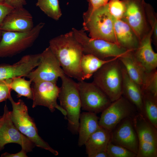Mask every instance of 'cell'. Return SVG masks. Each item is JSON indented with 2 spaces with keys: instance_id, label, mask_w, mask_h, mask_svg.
<instances>
[{
  "instance_id": "1",
  "label": "cell",
  "mask_w": 157,
  "mask_h": 157,
  "mask_svg": "<svg viewBox=\"0 0 157 157\" xmlns=\"http://www.w3.org/2000/svg\"><path fill=\"white\" fill-rule=\"evenodd\" d=\"M49 47L66 75L78 81L84 80L80 66L83 49L72 31L51 39Z\"/></svg>"
},
{
  "instance_id": "2",
  "label": "cell",
  "mask_w": 157,
  "mask_h": 157,
  "mask_svg": "<svg viewBox=\"0 0 157 157\" xmlns=\"http://www.w3.org/2000/svg\"><path fill=\"white\" fill-rule=\"evenodd\" d=\"M108 3L93 10H88L84 13L83 28L92 38L102 39L117 44L114 18L109 11Z\"/></svg>"
},
{
  "instance_id": "3",
  "label": "cell",
  "mask_w": 157,
  "mask_h": 157,
  "mask_svg": "<svg viewBox=\"0 0 157 157\" xmlns=\"http://www.w3.org/2000/svg\"><path fill=\"white\" fill-rule=\"evenodd\" d=\"M93 82L107 96L111 102L122 95V65L118 57L113 58L93 75Z\"/></svg>"
},
{
  "instance_id": "4",
  "label": "cell",
  "mask_w": 157,
  "mask_h": 157,
  "mask_svg": "<svg viewBox=\"0 0 157 157\" xmlns=\"http://www.w3.org/2000/svg\"><path fill=\"white\" fill-rule=\"evenodd\" d=\"M61 85L58 97L60 106L66 113L69 130L78 132L81 105L78 83L65 74L60 77Z\"/></svg>"
},
{
  "instance_id": "5",
  "label": "cell",
  "mask_w": 157,
  "mask_h": 157,
  "mask_svg": "<svg viewBox=\"0 0 157 157\" xmlns=\"http://www.w3.org/2000/svg\"><path fill=\"white\" fill-rule=\"evenodd\" d=\"M8 99L13 108L12 111H10L11 119L17 129L35 146L49 151L55 156L58 155V152L52 148L38 135L35 123L28 115V108L24 101L19 99L15 102L11 95Z\"/></svg>"
},
{
  "instance_id": "6",
  "label": "cell",
  "mask_w": 157,
  "mask_h": 157,
  "mask_svg": "<svg viewBox=\"0 0 157 157\" xmlns=\"http://www.w3.org/2000/svg\"><path fill=\"white\" fill-rule=\"evenodd\" d=\"M40 22L26 32L2 31L0 41V58L11 57L31 47L44 25Z\"/></svg>"
},
{
  "instance_id": "7",
  "label": "cell",
  "mask_w": 157,
  "mask_h": 157,
  "mask_svg": "<svg viewBox=\"0 0 157 157\" xmlns=\"http://www.w3.org/2000/svg\"><path fill=\"white\" fill-rule=\"evenodd\" d=\"M74 35L81 44L84 54L92 55L101 59L119 57L128 51L117 44L88 37L84 31L72 28Z\"/></svg>"
},
{
  "instance_id": "8",
  "label": "cell",
  "mask_w": 157,
  "mask_h": 157,
  "mask_svg": "<svg viewBox=\"0 0 157 157\" xmlns=\"http://www.w3.org/2000/svg\"><path fill=\"white\" fill-rule=\"evenodd\" d=\"M131 119L138 142L136 157H157V128L138 112Z\"/></svg>"
},
{
  "instance_id": "9",
  "label": "cell",
  "mask_w": 157,
  "mask_h": 157,
  "mask_svg": "<svg viewBox=\"0 0 157 157\" xmlns=\"http://www.w3.org/2000/svg\"><path fill=\"white\" fill-rule=\"evenodd\" d=\"M137 112L136 107L122 95L101 112L99 124L111 132L122 120L132 117Z\"/></svg>"
},
{
  "instance_id": "10",
  "label": "cell",
  "mask_w": 157,
  "mask_h": 157,
  "mask_svg": "<svg viewBox=\"0 0 157 157\" xmlns=\"http://www.w3.org/2000/svg\"><path fill=\"white\" fill-rule=\"evenodd\" d=\"M40 54V63L26 77L32 82L43 81L56 83L58 78L65 74L58 60L49 47Z\"/></svg>"
},
{
  "instance_id": "11",
  "label": "cell",
  "mask_w": 157,
  "mask_h": 157,
  "mask_svg": "<svg viewBox=\"0 0 157 157\" xmlns=\"http://www.w3.org/2000/svg\"><path fill=\"white\" fill-rule=\"evenodd\" d=\"M78 83L82 110L97 114L102 112L112 102L93 82L82 81Z\"/></svg>"
},
{
  "instance_id": "12",
  "label": "cell",
  "mask_w": 157,
  "mask_h": 157,
  "mask_svg": "<svg viewBox=\"0 0 157 157\" xmlns=\"http://www.w3.org/2000/svg\"><path fill=\"white\" fill-rule=\"evenodd\" d=\"M31 88L33 95V108L38 106H42L48 108L52 112L57 109L66 117V111L57 103L60 88L56 83L43 81L33 82Z\"/></svg>"
},
{
  "instance_id": "13",
  "label": "cell",
  "mask_w": 157,
  "mask_h": 157,
  "mask_svg": "<svg viewBox=\"0 0 157 157\" xmlns=\"http://www.w3.org/2000/svg\"><path fill=\"white\" fill-rule=\"evenodd\" d=\"M125 10L121 19L133 29L140 40L151 28L145 14L144 0H123Z\"/></svg>"
},
{
  "instance_id": "14",
  "label": "cell",
  "mask_w": 157,
  "mask_h": 157,
  "mask_svg": "<svg viewBox=\"0 0 157 157\" xmlns=\"http://www.w3.org/2000/svg\"><path fill=\"white\" fill-rule=\"evenodd\" d=\"M3 114L4 120L0 126V151L4 149L5 145L15 143L19 144L22 149L27 153L32 151L35 145L15 126L11 119L10 111L6 104L4 107Z\"/></svg>"
},
{
  "instance_id": "15",
  "label": "cell",
  "mask_w": 157,
  "mask_h": 157,
  "mask_svg": "<svg viewBox=\"0 0 157 157\" xmlns=\"http://www.w3.org/2000/svg\"><path fill=\"white\" fill-rule=\"evenodd\" d=\"M110 141L127 149L137 155L138 142L131 117L122 120L113 130L111 132Z\"/></svg>"
},
{
  "instance_id": "16",
  "label": "cell",
  "mask_w": 157,
  "mask_h": 157,
  "mask_svg": "<svg viewBox=\"0 0 157 157\" xmlns=\"http://www.w3.org/2000/svg\"><path fill=\"white\" fill-rule=\"evenodd\" d=\"M34 27L33 17L23 7L13 8L6 16L0 26L3 31L26 32Z\"/></svg>"
},
{
  "instance_id": "17",
  "label": "cell",
  "mask_w": 157,
  "mask_h": 157,
  "mask_svg": "<svg viewBox=\"0 0 157 157\" xmlns=\"http://www.w3.org/2000/svg\"><path fill=\"white\" fill-rule=\"evenodd\" d=\"M153 31L150 29L142 38L137 48L133 51L134 55L147 73L156 69L157 53L151 45Z\"/></svg>"
},
{
  "instance_id": "18",
  "label": "cell",
  "mask_w": 157,
  "mask_h": 157,
  "mask_svg": "<svg viewBox=\"0 0 157 157\" xmlns=\"http://www.w3.org/2000/svg\"><path fill=\"white\" fill-rule=\"evenodd\" d=\"M114 25L117 44L128 50L136 49L140 40L131 27L121 19H114Z\"/></svg>"
},
{
  "instance_id": "19",
  "label": "cell",
  "mask_w": 157,
  "mask_h": 157,
  "mask_svg": "<svg viewBox=\"0 0 157 157\" xmlns=\"http://www.w3.org/2000/svg\"><path fill=\"white\" fill-rule=\"evenodd\" d=\"M122 95L136 107L138 113L142 115V92L141 87L129 76L122 65Z\"/></svg>"
},
{
  "instance_id": "20",
  "label": "cell",
  "mask_w": 157,
  "mask_h": 157,
  "mask_svg": "<svg viewBox=\"0 0 157 157\" xmlns=\"http://www.w3.org/2000/svg\"><path fill=\"white\" fill-rule=\"evenodd\" d=\"M99 119L94 113L87 111L81 113L78 132L79 147L84 145L90 137L100 127Z\"/></svg>"
},
{
  "instance_id": "21",
  "label": "cell",
  "mask_w": 157,
  "mask_h": 157,
  "mask_svg": "<svg viewBox=\"0 0 157 157\" xmlns=\"http://www.w3.org/2000/svg\"><path fill=\"white\" fill-rule=\"evenodd\" d=\"M111 132L100 127L89 138L85 144L88 156L93 157L96 154L106 151L110 141Z\"/></svg>"
},
{
  "instance_id": "22",
  "label": "cell",
  "mask_w": 157,
  "mask_h": 157,
  "mask_svg": "<svg viewBox=\"0 0 157 157\" xmlns=\"http://www.w3.org/2000/svg\"><path fill=\"white\" fill-rule=\"evenodd\" d=\"M118 59L129 76L141 87L147 73L135 58L133 51H128Z\"/></svg>"
},
{
  "instance_id": "23",
  "label": "cell",
  "mask_w": 157,
  "mask_h": 157,
  "mask_svg": "<svg viewBox=\"0 0 157 157\" xmlns=\"http://www.w3.org/2000/svg\"><path fill=\"white\" fill-rule=\"evenodd\" d=\"M101 59L90 54H83L80 63L81 70L85 80L90 78L103 65L113 58Z\"/></svg>"
},
{
  "instance_id": "24",
  "label": "cell",
  "mask_w": 157,
  "mask_h": 157,
  "mask_svg": "<svg viewBox=\"0 0 157 157\" xmlns=\"http://www.w3.org/2000/svg\"><path fill=\"white\" fill-rule=\"evenodd\" d=\"M142 92V115L157 128V96L143 90Z\"/></svg>"
},
{
  "instance_id": "25",
  "label": "cell",
  "mask_w": 157,
  "mask_h": 157,
  "mask_svg": "<svg viewBox=\"0 0 157 157\" xmlns=\"http://www.w3.org/2000/svg\"><path fill=\"white\" fill-rule=\"evenodd\" d=\"M32 81L26 80L22 77H17L11 79L10 86L11 90L17 93V97H25L33 99V95L31 87Z\"/></svg>"
},
{
  "instance_id": "26",
  "label": "cell",
  "mask_w": 157,
  "mask_h": 157,
  "mask_svg": "<svg viewBox=\"0 0 157 157\" xmlns=\"http://www.w3.org/2000/svg\"><path fill=\"white\" fill-rule=\"evenodd\" d=\"M36 6L47 16L57 20L62 15L58 0H38Z\"/></svg>"
},
{
  "instance_id": "27",
  "label": "cell",
  "mask_w": 157,
  "mask_h": 157,
  "mask_svg": "<svg viewBox=\"0 0 157 157\" xmlns=\"http://www.w3.org/2000/svg\"><path fill=\"white\" fill-rule=\"evenodd\" d=\"M108 157H136V154L121 146L110 141L106 150Z\"/></svg>"
},
{
  "instance_id": "28",
  "label": "cell",
  "mask_w": 157,
  "mask_h": 157,
  "mask_svg": "<svg viewBox=\"0 0 157 157\" xmlns=\"http://www.w3.org/2000/svg\"><path fill=\"white\" fill-rule=\"evenodd\" d=\"M142 90L157 96V70L146 73L143 84Z\"/></svg>"
},
{
  "instance_id": "29",
  "label": "cell",
  "mask_w": 157,
  "mask_h": 157,
  "mask_svg": "<svg viewBox=\"0 0 157 157\" xmlns=\"http://www.w3.org/2000/svg\"><path fill=\"white\" fill-rule=\"evenodd\" d=\"M145 11L148 23L153 31L152 36L154 43L157 45V15L153 8L149 4L146 3Z\"/></svg>"
},
{
  "instance_id": "30",
  "label": "cell",
  "mask_w": 157,
  "mask_h": 157,
  "mask_svg": "<svg viewBox=\"0 0 157 157\" xmlns=\"http://www.w3.org/2000/svg\"><path fill=\"white\" fill-rule=\"evenodd\" d=\"M108 4L109 11L113 18L122 19L125 10L123 0H110Z\"/></svg>"
},
{
  "instance_id": "31",
  "label": "cell",
  "mask_w": 157,
  "mask_h": 157,
  "mask_svg": "<svg viewBox=\"0 0 157 157\" xmlns=\"http://www.w3.org/2000/svg\"><path fill=\"white\" fill-rule=\"evenodd\" d=\"M11 79L0 80V103L8 99L11 95Z\"/></svg>"
},
{
  "instance_id": "32",
  "label": "cell",
  "mask_w": 157,
  "mask_h": 157,
  "mask_svg": "<svg viewBox=\"0 0 157 157\" xmlns=\"http://www.w3.org/2000/svg\"><path fill=\"white\" fill-rule=\"evenodd\" d=\"M89 2L88 10H93L107 4L110 0H87Z\"/></svg>"
},
{
  "instance_id": "33",
  "label": "cell",
  "mask_w": 157,
  "mask_h": 157,
  "mask_svg": "<svg viewBox=\"0 0 157 157\" xmlns=\"http://www.w3.org/2000/svg\"><path fill=\"white\" fill-rule=\"evenodd\" d=\"M13 8L5 3H0V26L6 16Z\"/></svg>"
},
{
  "instance_id": "34",
  "label": "cell",
  "mask_w": 157,
  "mask_h": 157,
  "mask_svg": "<svg viewBox=\"0 0 157 157\" xmlns=\"http://www.w3.org/2000/svg\"><path fill=\"white\" fill-rule=\"evenodd\" d=\"M5 3L14 8H23L26 4L25 0H5Z\"/></svg>"
},
{
  "instance_id": "35",
  "label": "cell",
  "mask_w": 157,
  "mask_h": 157,
  "mask_svg": "<svg viewBox=\"0 0 157 157\" xmlns=\"http://www.w3.org/2000/svg\"><path fill=\"white\" fill-rule=\"evenodd\" d=\"M27 152L24 150L22 149L19 152L15 154H9L7 152H5L2 154L1 155V157H27L26 155Z\"/></svg>"
},
{
  "instance_id": "36",
  "label": "cell",
  "mask_w": 157,
  "mask_h": 157,
  "mask_svg": "<svg viewBox=\"0 0 157 157\" xmlns=\"http://www.w3.org/2000/svg\"><path fill=\"white\" fill-rule=\"evenodd\" d=\"M93 157H108V156L106 151H102L96 154Z\"/></svg>"
},
{
  "instance_id": "37",
  "label": "cell",
  "mask_w": 157,
  "mask_h": 157,
  "mask_svg": "<svg viewBox=\"0 0 157 157\" xmlns=\"http://www.w3.org/2000/svg\"><path fill=\"white\" fill-rule=\"evenodd\" d=\"M4 119V115L3 114L2 116L0 117V126L3 124Z\"/></svg>"
},
{
  "instance_id": "38",
  "label": "cell",
  "mask_w": 157,
  "mask_h": 157,
  "mask_svg": "<svg viewBox=\"0 0 157 157\" xmlns=\"http://www.w3.org/2000/svg\"><path fill=\"white\" fill-rule=\"evenodd\" d=\"M2 31L0 30V41L1 40V37H2Z\"/></svg>"
},
{
  "instance_id": "39",
  "label": "cell",
  "mask_w": 157,
  "mask_h": 157,
  "mask_svg": "<svg viewBox=\"0 0 157 157\" xmlns=\"http://www.w3.org/2000/svg\"><path fill=\"white\" fill-rule=\"evenodd\" d=\"M5 0H0V3H5Z\"/></svg>"
}]
</instances>
